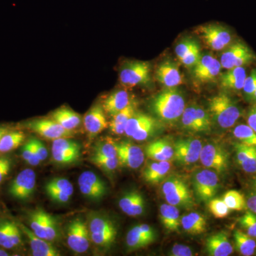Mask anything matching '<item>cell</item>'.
<instances>
[{"label":"cell","mask_w":256,"mask_h":256,"mask_svg":"<svg viewBox=\"0 0 256 256\" xmlns=\"http://www.w3.org/2000/svg\"><path fill=\"white\" fill-rule=\"evenodd\" d=\"M256 88V68L252 70L250 75L246 76L245 82H244V96L248 100H250V98Z\"/></svg>","instance_id":"cell-50"},{"label":"cell","mask_w":256,"mask_h":256,"mask_svg":"<svg viewBox=\"0 0 256 256\" xmlns=\"http://www.w3.org/2000/svg\"><path fill=\"white\" fill-rule=\"evenodd\" d=\"M36 188V174L31 169L20 172L10 184L9 192L12 196L20 200H26L31 197Z\"/></svg>","instance_id":"cell-15"},{"label":"cell","mask_w":256,"mask_h":256,"mask_svg":"<svg viewBox=\"0 0 256 256\" xmlns=\"http://www.w3.org/2000/svg\"><path fill=\"white\" fill-rule=\"evenodd\" d=\"M222 65L220 60L212 55L202 56L198 63L194 67V78L200 82H205L214 80L220 73Z\"/></svg>","instance_id":"cell-18"},{"label":"cell","mask_w":256,"mask_h":256,"mask_svg":"<svg viewBox=\"0 0 256 256\" xmlns=\"http://www.w3.org/2000/svg\"><path fill=\"white\" fill-rule=\"evenodd\" d=\"M46 192L50 200L57 202V203H68L70 197H72V196L64 193V192L56 191V190H46Z\"/></svg>","instance_id":"cell-51"},{"label":"cell","mask_w":256,"mask_h":256,"mask_svg":"<svg viewBox=\"0 0 256 256\" xmlns=\"http://www.w3.org/2000/svg\"><path fill=\"white\" fill-rule=\"evenodd\" d=\"M184 98L174 88H168L152 99L151 108L156 117L168 124H174L181 118L185 109Z\"/></svg>","instance_id":"cell-1"},{"label":"cell","mask_w":256,"mask_h":256,"mask_svg":"<svg viewBox=\"0 0 256 256\" xmlns=\"http://www.w3.org/2000/svg\"><path fill=\"white\" fill-rule=\"evenodd\" d=\"M160 220L164 228L169 232H178L181 226V218L178 206L164 204L160 206Z\"/></svg>","instance_id":"cell-28"},{"label":"cell","mask_w":256,"mask_h":256,"mask_svg":"<svg viewBox=\"0 0 256 256\" xmlns=\"http://www.w3.org/2000/svg\"><path fill=\"white\" fill-rule=\"evenodd\" d=\"M10 235L14 246H20L22 242L20 229L14 222H10Z\"/></svg>","instance_id":"cell-54"},{"label":"cell","mask_w":256,"mask_h":256,"mask_svg":"<svg viewBox=\"0 0 256 256\" xmlns=\"http://www.w3.org/2000/svg\"><path fill=\"white\" fill-rule=\"evenodd\" d=\"M131 102L132 100L128 92L119 90L108 96L102 106L106 114L112 117L120 111L126 108Z\"/></svg>","instance_id":"cell-26"},{"label":"cell","mask_w":256,"mask_h":256,"mask_svg":"<svg viewBox=\"0 0 256 256\" xmlns=\"http://www.w3.org/2000/svg\"><path fill=\"white\" fill-rule=\"evenodd\" d=\"M9 254H8L5 250H2L0 249V256H8Z\"/></svg>","instance_id":"cell-62"},{"label":"cell","mask_w":256,"mask_h":256,"mask_svg":"<svg viewBox=\"0 0 256 256\" xmlns=\"http://www.w3.org/2000/svg\"><path fill=\"white\" fill-rule=\"evenodd\" d=\"M173 146L175 160L180 164L190 165L200 160L203 144L200 140L188 138L178 140Z\"/></svg>","instance_id":"cell-13"},{"label":"cell","mask_w":256,"mask_h":256,"mask_svg":"<svg viewBox=\"0 0 256 256\" xmlns=\"http://www.w3.org/2000/svg\"><path fill=\"white\" fill-rule=\"evenodd\" d=\"M20 228L28 236L34 256H58L60 252L50 242L37 236L31 229L20 224Z\"/></svg>","instance_id":"cell-19"},{"label":"cell","mask_w":256,"mask_h":256,"mask_svg":"<svg viewBox=\"0 0 256 256\" xmlns=\"http://www.w3.org/2000/svg\"><path fill=\"white\" fill-rule=\"evenodd\" d=\"M52 150L53 159L58 164H73L80 158V144L68 138L54 140Z\"/></svg>","instance_id":"cell-12"},{"label":"cell","mask_w":256,"mask_h":256,"mask_svg":"<svg viewBox=\"0 0 256 256\" xmlns=\"http://www.w3.org/2000/svg\"><path fill=\"white\" fill-rule=\"evenodd\" d=\"M56 190V191L64 192L70 196H72L74 193L72 184L67 178H54L50 180L45 186V190Z\"/></svg>","instance_id":"cell-43"},{"label":"cell","mask_w":256,"mask_h":256,"mask_svg":"<svg viewBox=\"0 0 256 256\" xmlns=\"http://www.w3.org/2000/svg\"><path fill=\"white\" fill-rule=\"evenodd\" d=\"M208 208L210 213L216 218H224L230 214V210L223 200L214 198L208 202Z\"/></svg>","instance_id":"cell-44"},{"label":"cell","mask_w":256,"mask_h":256,"mask_svg":"<svg viewBox=\"0 0 256 256\" xmlns=\"http://www.w3.org/2000/svg\"><path fill=\"white\" fill-rule=\"evenodd\" d=\"M206 252L212 256H228L234 252L233 246L225 232H220L210 236L206 239Z\"/></svg>","instance_id":"cell-23"},{"label":"cell","mask_w":256,"mask_h":256,"mask_svg":"<svg viewBox=\"0 0 256 256\" xmlns=\"http://www.w3.org/2000/svg\"><path fill=\"white\" fill-rule=\"evenodd\" d=\"M250 100L256 102V90H254V94H252V98H250Z\"/></svg>","instance_id":"cell-61"},{"label":"cell","mask_w":256,"mask_h":256,"mask_svg":"<svg viewBox=\"0 0 256 256\" xmlns=\"http://www.w3.org/2000/svg\"><path fill=\"white\" fill-rule=\"evenodd\" d=\"M150 64L146 62H131L126 64L120 74L122 86L132 88L150 82Z\"/></svg>","instance_id":"cell-7"},{"label":"cell","mask_w":256,"mask_h":256,"mask_svg":"<svg viewBox=\"0 0 256 256\" xmlns=\"http://www.w3.org/2000/svg\"><path fill=\"white\" fill-rule=\"evenodd\" d=\"M240 226L245 230L246 234L252 238H256V214L250 210H247L245 214L238 220Z\"/></svg>","instance_id":"cell-42"},{"label":"cell","mask_w":256,"mask_h":256,"mask_svg":"<svg viewBox=\"0 0 256 256\" xmlns=\"http://www.w3.org/2000/svg\"><path fill=\"white\" fill-rule=\"evenodd\" d=\"M52 119L56 121L67 130L72 132L82 124L80 114L66 107H62L56 110L52 114Z\"/></svg>","instance_id":"cell-29"},{"label":"cell","mask_w":256,"mask_h":256,"mask_svg":"<svg viewBox=\"0 0 256 256\" xmlns=\"http://www.w3.org/2000/svg\"><path fill=\"white\" fill-rule=\"evenodd\" d=\"M119 206L130 216H139L146 210V202L142 194L138 191L128 192L120 200Z\"/></svg>","instance_id":"cell-20"},{"label":"cell","mask_w":256,"mask_h":256,"mask_svg":"<svg viewBox=\"0 0 256 256\" xmlns=\"http://www.w3.org/2000/svg\"><path fill=\"white\" fill-rule=\"evenodd\" d=\"M192 183L197 198L204 202L212 200L220 188L218 175L212 170L197 171L192 178Z\"/></svg>","instance_id":"cell-6"},{"label":"cell","mask_w":256,"mask_h":256,"mask_svg":"<svg viewBox=\"0 0 256 256\" xmlns=\"http://www.w3.org/2000/svg\"><path fill=\"white\" fill-rule=\"evenodd\" d=\"M183 128L190 132H198L195 120V105L185 108L181 117Z\"/></svg>","instance_id":"cell-45"},{"label":"cell","mask_w":256,"mask_h":256,"mask_svg":"<svg viewBox=\"0 0 256 256\" xmlns=\"http://www.w3.org/2000/svg\"><path fill=\"white\" fill-rule=\"evenodd\" d=\"M170 255L172 256H192L194 252L188 246L175 244L172 247Z\"/></svg>","instance_id":"cell-53"},{"label":"cell","mask_w":256,"mask_h":256,"mask_svg":"<svg viewBox=\"0 0 256 256\" xmlns=\"http://www.w3.org/2000/svg\"><path fill=\"white\" fill-rule=\"evenodd\" d=\"M144 151L146 156L153 161H170L174 158V146L165 138L149 143Z\"/></svg>","instance_id":"cell-22"},{"label":"cell","mask_w":256,"mask_h":256,"mask_svg":"<svg viewBox=\"0 0 256 256\" xmlns=\"http://www.w3.org/2000/svg\"><path fill=\"white\" fill-rule=\"evenodd\" d=\"M224 202L230 210H242L247 208L246 200L240 192L230 190L224 195Z\"/></svg>","instance_id":"cell-35"},{"label":"cell","mask_w":256,"mask_h":256,"mask_svg":"<svg viewBox=\"0 0 256 256\" xmlns=\"http://www.w3.org/2000/svg\"><path fill=\"white\" fill-rule=\"evenodd\" d=\"M233 133L240 143L256 146V132L248 124H238L234 128Z\"/></svg>","instance_id":"cell-36"},{"label":"cell","mask_w":256,"mask_h":256,"mask_svg":"<svg viewBox=\"0 0 256 256\" xmlns=\"http://www.w3.org/2000/svg\"><path fill=\"white\" fill-rule=\"evenodd\" d=\"M197 32L210 50H224L232 43V36L230 32L220 25H204L198 28Z\"/></svg>","instance_id":"cell-10"},{"label":"cell","mask_w":256,"mask_h":256,"mask_svg":"<svg viewBox=\"0 0 256 256\" xmlns=\"http://www.w3.org/2000/svg\"><path fill=\"white\" fill-rule=\"evenodd\" d=\"M26 128L42 137L53 140L73 137L74 132L67 130L54 119H36L25 124Z\"/></svg>","instance_id":"cell-14"},{"label":"cell","mask_w":256,"mask_h":256,"mask_svg":"<svg viewBox=\"0 0 256 256\" xmlns=\"http://www.w3.org/2000/svg\"><path fill=\"white\" fill-rule=\"evenodd\" d=\"M246 72L244 67H235L228 69L220 76V84L223 88L238 92L242 90L246 78Z\"/></svg>","instance_id":"cell-25"},{"label":"cell","mask_w":256,"mask_h":256,"mask_svg":"<svg viewBox=\"0 0 256 256\" xmlns=\"http://www.w3.org/2000/svg\"><path fill=\"white\" fill-rule=\"evenodd\" d=\"M25 134L22 131L5 133L0 140V152H9L16 149L24 141Z\"/></svg>","instance_id":"cell-33"},{"label":"cell","mask_w":256,"mask_h":256,"mask_svg":"<svg viewBox=\"0 0 256 256\" xmlns=\"http://www.w3.org/2000/svg\"><path fill=\"white\" fill-rule=\"evenodd\" d=\"M84 124L90 139L105 130L109 124L102 106L97 104L92 106L84 117Z\"/></svg>","instance_id":"cell-17"},{"label":"cell","mask_w":256,"mask_h":256,"mask_svg":"<svg viewBox=\"0 0 256 256\" xmlns=\"http://www.w3.org/2000/svg\"><path fill=\"white\" fill-rule=\"evenodd\" d=\"M171 170L170 161H154L146 164L143 170L144 181L151 184H156L162 181Z\"/></svg>","instance_id":"cell-27"},{"label":"cell","mask_w":256,"mask_h":256,"mask_svg":"<svg viewBox=\"0 0 256 256\" xmlns=\"http://www.w3.org/2000/svg\"><path fill=\"white\" fill-rule=\"evenodd\" d=\"M8 130L6 128L4 127H0V140H1L2 137L5 134V133L8 132Z\"/></svg>","instance_id":"cell-60"},{"label":"cell","mask_w":256,"mask_h":256,"mask_svg":"<svg viewBox=\"0 0 256 256\" xmlns=\"http://www.w3.org/2000/svg\"><path fill=\"white\" fill-rule=\"evenodd\" d=\"M92 163L97 165L100 169L106 172H114L117 169L119 164V160L117 158H98V156H92Z\"/></svg>","instance_id":"cell-46"},{"label":"cell","mask_w":256,"mask_h":256,"mask_svg":"<svg viewBox=\"0 0 256 256\" xmlns=\"http://www.w3.org/2000/svg\"><path fill=\"white\" fill-rule=\"evenodd\" d=\"M119 164L130 169H138L144 161L142 148L129 141L116 143Z\"/></svg>","instance_id":"cell-16"},{"label":"cell","mask_w":256,"mask_h":256,"mask_svg":"<svg viewBox=\"0 0 256 256\" xmlns=\"http://www.w3.org/2000/svg\"><path fill=\"white\" fill-rule=\"evenodd\" d=\"M235 150L237 162L242 169L247 173H256V146L236 143Z\"/></svg>","instance_id":"cell-24"},{"label":"cell","mask_w":256,"mask_h":256,"mask_svg":"<svg viewBox=\"0 0 256 256\" xmlns=\"http://www.w3.org/2000/svg\"><path fill=\"white\" fill-rule=\"evenodd\" d=\"M32 140L40 160H41V162L44 161L48 156V150H47L44 144L40 140L36 139V138H32Z\"/></svg>","instance_id":"cell-55"},{"label":"cell","mask_w":256,"mask_h":256,"mask_svg":"<svg viewBox=\"0 0 256 256\" xmlns=\"http://www.w3.org/2000/svg\"><path fill=\"white\" fill-rule=\"evenodd\" d=\"M94 156L98 158H117L118 152L116 142L112 139L106 138L96 143L94 149Z\"/></svg>","instance_id":"cell-34"},{"label":"cell","mask_w":256,"mask_h":256,"mask_svg":"<svg viewBox=\"0 0 256 256\" xmlns=\"http://www.w3.org/2000/svg\"><path fill=\"white\" fill-rule=\"evenodd\" d=\"M126 244L130 250H136L149 246L150 242L143 237L138 226L129 230L126 237Z\"/></svg>","instance_id":"cell-37"},{"label":"cell","mask_w":256,"mask_h":256,"mask_svg":"<svg viewBox=\"0 0 256 256\" xmlns=\"http://www.w3.org/2000/svg\"><path fill=\"white\" fill-rule=\"evenodd\" d=\"M156 78L164 86L174 88L182 84V78L176 64L166 60L160 64L156 70Z\"/></svg>","instance_id":"cell-21"},{"label":"cell","mask_w":256,"mask_h":256,"mask_svg":"<svg viewBox=\"0 0 256 256\" xmlns=\"http://www.w3.org/2000/svg\"><path fill=\"white\" fill-rule=\"evenodd\" d=\"M234 236L236 248L240 255H254L256 249V242L252 237L240 230H236Z\"/></svg>","instance_id":"cell-32"},{"label":"cell","mask_w":256,"mask_h":256,"mask_svg":"<svg viewBox=\"0 0 256 256\" xmlns=\"http://www.w3.org/2000/svg\"><path fill=\"white\" fill-rule=\"evenodd\" d=\"M202 164L206 168L222 173L228 166V153L223 148L215 143H208L202 146L200 158Z\"/></svg>","instance_id":"cell-11"},{"label":"cell","mask_w":256,"mask_h":256,"mask_svg":"<svg viewBox=\"0 0 256 256\" xmlns=\"http://www.w3.org/2000/svg\"><path fill=\"white\" fill-rule=\"evenodd\" d=\"M195 120L198 132L210 131L212 120L210 112L196 105H195Z\"/></svg>","instance_id":"cell-39"},{"label":"cell","mask_w":256,"mask_h":256,"mask_svg":"<svg viewBox=\"0 0 256 256\" xmlns=\"http://www.w3.org/2000/svg\"><path fill=\"white\" fill-rule=\"evenodd\" d=\"M10 222L0 223V246L6 249H12L14 246L10 235Z\"/></svg>","instance_id":"cell-47"},{"label":"cell","mask_w":256,"mask_h":256,"mask_svg":"<svg viewBox=\"0 0 256 256\" xmlns=\"http://www.w3.org/2000/svg\"><path fill=\"white\" fill-rule=\"evenodd\" d=\"M181 225L185 232L192 235L203 234L206 230V218L196 212L184 216L181 218Z\"/></svg>","instance_id":"cell-31"},{"label":"cell","mask_w":256,"mask_h":256,"mask_svg":"<svg viewBox=\"0 0 256 256\" xmlns=\"http://www.w3.org/2000/svg\"><path fill=\"white\" fill-rule=\"evenodd\" d=\"M32 154V143L31 139L28 141L24 146H23L22 149V158L23 159L28 162L30 161V158H31Z\"/></svg>","instance_id":"cell-58"},{"label":"cell","mask_w":256,"mask_h":256,"mask_svg":"<svg viewBox=\"0 0 256 256\" xmlns=\"http://www.w3.org/2000/svg\"><path fill=\"white\" fill-rule=\"evenodd\" d=\"M30 228L37 236L48 242H54L60 237L56 218L44 210L37 208L28 214Z\"/></svg>","instance_id":"cell-4"},{"label":"cell","mask_w":256,"mask_h":256,"mask_svg":"<svg viewBox=\"0 0 256 256\" xmlns=\"http://www.w3.org/2000/svg\"><path fill=\"white\" fill-rule=\"evenodd\" d=\"M162 192L166 201L175 206L188 207L194 204L193 196L182 178L173 176L163 183Z\"/></svg>","instance_id":"cell-5"},{"label":"cell","mask_w":256,"mask_h":256,"mask_svg":"<svg viewBox=\"0 0 256 256\" xmlns=\"http://www.w3.org/2000/svg\"><path fill=\"white\" fill-rule=\"evenodd\" d=\"M151 118V116H148V114H141V112H136L128 121L126 130H124V134L128 137L132 138L133 134L136 132V130L139 129L142 124L148 122Z\"/></svg>","instance_id":"cell-40"},{"label":"cell","mask_w":256,"mask_h":256,"mask_svg":"<svg viewBox=\"0 0 256 256\" xmlns=\"http://www.w3.org/2000/svg\"><path fill=\"white\" fill-rule=\"evenodd\" d=\"M254 186H255L256 188V178H255V180H254Z\"/></svg>","instance_id":"cell-63"},{"label":"cell","mask_w":256,"mask_h":256,"mask_svg":"<svg viewBox=\"0 0 256 256\" xmlns=\"http://www.w3.org/2000/svg\"><path fill=\"white\" fill-rule=\"evenodd\" d=\"M256 56L249 47L242 42H237L230 45L220 56V63L222 68L230 69L244 67L256 60Z\"/></svg>","instance_id":"cell-8"},{"label":"cell","mask_w":256,"mask_h":256,"mask_svg":"<svg viewBox=\"0 0 256 256\" xmlns=\"http://www.w3.org/2000/svg\"><path fill=\"white\" fill-rule=\"evenodd\" d=\"M158 128V122L156 119L151 118L148 122L142 124L139 129L136 130V132L132 136V139L136 141L146 140L148 138L150 137L152 134L156 132Z\"/></svg>","instance_id":"cell-41"},{"label":"cell","mask_w":256,"mask_h":256,"mask_svg":"<svg viewBox=\"0 0 256 256\" xmlns=\"http://www.w3.org/2000/svg\"><path fill=\"white\" fill-rule=\"evenodd\" d=\"M78 184L82 194L90 200H94V201L100 200L107 193V191L96 188L92 184L88 182L85 180L79 178Z\"/></svg>","instance_id":"cell-38"},{"label":"cell","mask_w":256,"mask_h":256,"mask_svg":"<svg viewBox=\"0 0 256 256\" xmlns=\"http://www.w3.org/2000/svg\"><path fill=\"white\" fill-rule=\"evenodd\" d=\"M140 232H141L143 237L148 240L150 244H152L154 242L156 239V232L153 230L150 226L148 224H142L138 226Z\"/></svg>","instance_id":"cell-52"},{"label":"cell","mask_w":256,"mask_h":256,"mask_svg":"<svg viewBox=\"0 0 256 256\" xmlns=\"http://www.w3.org/2000/svg\"><path fill=\"white\" fill-rule=\"evenodd\" d=\"M90 238L88 225L80 218L68 224L66 228V242L69 248L77 254H84L88 250Z\"/></svg>","instance_id":"cell-9"},{"label":"cell","mask_w":256,"mask_h":256,"mask_svg":"<svg viewBox=\"0 0 256 256\" xmlns=\"http://www.w3.org/2000/svg\"><path fill=\"white\" fill-rule=\"evenodd\" d=\"M198 44L192 38H186V40H183L182 42H180L178 45H176L175 48V53H176V56L178 57V60L184 56L186 54H188L190 50L194 48L195 47L198 46Z\"/></svg>","instance_id":"cell-49"},{"label":"cell","mask_w":256,"mask_h":256,"mask_svg":"<svg viewBox=\"0 0 256 256\" xmlns=\"http://www.w3.org/2000/svg\"><path fill=\"white\" fill-rule=\"evenodd\" d=\"M247 208L256 214V192L249 194L246 200Z\"/></svg>","instance_id":"cell-59"},{"label":"cell","mask_w":256,"mask_h":256,"mask_svg":"<svg viewBox=\"0 0 256 256\" xmlns=\"http://www.w3.org/2000/svg\"><path fill=\"white\" fill-rule=\"evenodd\" d=\"M136 112V105L132 102L124 110L112 116V120L109 122L111 132L118 136L124 134L128 121Z\"/></svg>","instance_id":"cell-30"},{"label":"cell","mask_w":256,"mask_h":256,"mask_svg":"<svg viewBox=\"0 0 256 256\" xmlns=\"http://www.w3.org/2000/svg\"><path fill=\"white\" fill-rule=\"evenodd\" d=\"M87 225L90 239L96 246L109 247L116 240L117 228L108 217L94 214L89 217Z\"/></svg>","instance_id":"cell-3"},{"label":"cell","mask_w":256,"mask_h":256,"mask_svg":"<svg viewBox=\"0 0 256 256\" xmlns=\"http://www.w3.org/2000/svg\"><path fill=\"white\" fill-rule=\"evenodd\" d=\"M201 50L200 46L195 47L180 60L188 68H194L201 58Z\"/></svg>","instance_id":"cell-48"},{"label":"cell","mask_w":256,"mask_h":256,"mask_svg":"<svg viewBox=\"0 0 256 256\" xmlns=\"http://www.w3.org/2000/svg\"><path fill=\"white\" fill-rule=\"evenodd\" d=\"M208 110L214 120L223 129L233 127L242 116L239 106L228 95L220 94L208 102Z\"/></svg>","instance_id":"cell-2"},{"label":"cell","mask_w":256,"mask_h":256,"mask_svg":"<svg viewBox=\"0 0 256 256\" xmlns=\"http://www.w3.org/2000/svg\"><path fill=\"white\" fill-rule=\"evenodd\" d=\"M248 124L256 132V105L250 108L248 114Z\"/></svg>","instance_id":"cell-57"},{"label":"cell","mask_w":256,"mask_h":256,"mask_svg":"<svg viewBox=\"0 0 256 256\" xmlns=\"http://www.w3.org/2000/svg\"><path fill=\"white\" fill-rule=\"evenodd\" d=\"M11 166V160L8 158H0V183L9 174Z\"/></svg>","instance_id":"cell-56"}]
</instances>
